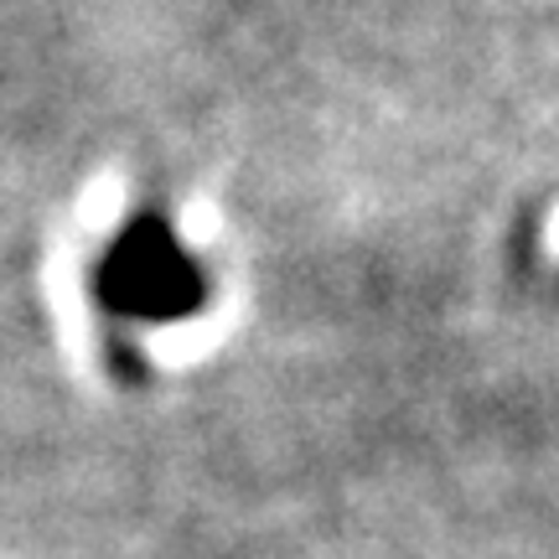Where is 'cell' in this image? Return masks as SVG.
<instances>
[{"mask_svg": "<svg viewBox=\"0 0 559 559\" xmlns=\"http://www.w3.org/2000/svg\"><path fill=\"white\" fill-rule=\"evenodd\" d=\"M94 300L115 326H156L192 317L207 300V275L160 213H140L94 264Z\"/></svg>", "mask_w": 559, "mask_h": 559, "instance_id": "1", "label": "cell"}]
</instances>
